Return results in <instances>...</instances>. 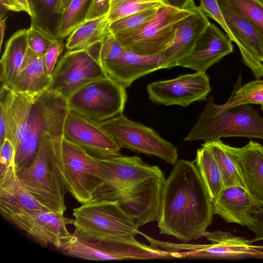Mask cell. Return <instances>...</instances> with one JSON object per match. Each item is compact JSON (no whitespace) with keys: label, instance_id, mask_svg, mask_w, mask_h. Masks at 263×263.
I'll list each match as a JSON object with an SVG mask.
<instances>
[{"label":"cell","instance_id":"cell-1","mask_svg":"<svg viewBox=\"0 0 263 263\" xmlns=\"http://www.w3.org/2000/svg\"><path fill=\"white\" fill-rule=\"evenodd\" d=\"M213 201L195 161L178 160L163 187L160 233L183 242L204 236L214 215Z\"/></svg>","mask_w":263,"mask_h":263},{"label":"cell","instance_id":"cell-2","mask_svg":"<svg viewBox=\"0 0 263 263\" xmlns=\"http://www.w3.org/2000/svg\"><path fill=\"white\" fill-rule=\"evenodd\" d=\"M63 139V134L43 136L33 160L16 172L23 185L39 203L64 214L67 191L60 166Z\"/></svg>","mask_w":263,"mask_h":263},{"label":"cell","instance_id":"cell-3","mask_svg":"<svg viewBox=\"0 0 263 263\" xmlns=\"http://www.w3.org/2000/svg\"><path fill=\"white\" fill-rule=\"evenodd\" d=\"M208 100L201 114L184 141L202 140L210 142L222 137H242L263 139V118L250 104H243L222 111Z\"/></svg>","mask_w":263,"mask_h":263},{"label":"cell","instance_id":"cell-4","mask_svg":"<svg viewBox=\"0 0 263 263\" xmlns=\"http://www.w3.org/2000/svg\"><path fill=\"white\" fill-rule=\"evenodd\" d=\"M74 235L101 240L134 239L140 234L133 219L116 202L92 200L73 210Z\"/></svg>","mask_w":263,"mask_h":263},{"label":"cell","instance_id":"cell-5","mask_svg":"<svg viewBox=\"0 0 263 263\" xmlns=\"http://www.w3.org/2000/svg\"><path fill=\"white\" fill-rule=\"evenodd\" d=\"M69 110L67 100L54 92L47 91L34 98L26 133L15 151L16 171L33 160L43 136L63 134Z\"/></svg>","mask_w":263,"mask_h":263},{"label":"cell","instance_id":"cell-6","mask_svg":"<svg viewBox=\"0 0 263 263\" xmlns=\"http://www.w3.org/2000/svg\"><path fill=\"white\" fill-rule=\"evenodd\" d=\"M197 8L181 9L165 4L139 29L114 35L128 51L145 57L160 55L173 43L182 22Z\"/></svg>","mask_w":263,"mask_h":263},{"label":"cell","instance_id":"cell-7","mask_svg":"<svg viewBox=\"0 0 263 263\" xmlns=\"http://www.w3.org/2000/svg\"><path fill=\"white\" fill-rule=\"evenodd\" d=\"M70 256L90 260H118L172 258L170 252L142 243L135 239L101 240L73 234L60 249Z\"/></svg>","mask_w":263,"mask_h":263},{"label":"cell","instance_id":"cell-8","mask_svg":"<svg viewBox=\"0 0 263 263\" xmlns=\"http://www.w3.org/2000/svg\"><path fill=\"white\" fill-rule=\"evenodd\" d=\"M126 101V88L108 76L76 91L67 104L70 110L101 123L122 114Z\"/></svg>","mask_w":263,"mask_h":263},{"label":"cell","instance_id":"cell-9","mask_svg":"<svg viewBox=\"0 0 263 263\" xmlns=\"http://www.w3.org/2000/svg\"><path fill=\"white\" fill-rule=\"evenodd\" d=\"M100 124L121 148L155 156L173 165L178 161L175 145L152 128L129 120L123 113Z\"/></svg>","mask_w":263,"mask_h":263},{"label":"cell","instance_id":"cell-10","mask_svg":"<svg viewBox=\"0 0 263 263\" xmlns=\"http://www.w3.org/2000/svg\"><path fill=\"white\" fill-rule=\"evenodd\" d=\"M60 166L67 191L82 204L92 201L102 181L96 158L63 138Z\"/></svg>","mask_w":263,"mask_h":263},{"label":"cell","instance_id":"cell-11","mask_svg":"<svg viewBox=\"0 0 263 263\" xmlns=\"http://www.w3.org/2000/svg\"><path fill=\"white\" fill-rule=\"evenodd\" d=\"M204 236L210 245H195L186 242H166L165 249L171 252L173 258H199L235 259L247 258H263L261 247L252 245L249 240L229 232L205 231Z\"/></svg>","mask_w":263,"mask_h":263},{"label":"cell","instance_id":"cell-12","mask_svg":"<svg viewBox=\"0 0 263 263\" xmlns=\"http://www.w3.org/2000/svg\"><path fill=\"white\" fill-rule=\"evenodd\" d=\"M108 76L101 61L86 50H68L55 66L47 91L67 100L83 87Z\"/></svg>","mask_w":263,"mask_h":263},{"label":"cell","instance_id":"cell-13","mask_svg":"<svg viewBox=\"0 0 263 263\" xmlns=\"http://www.w3.org/2000/svg\"><path fill=\"white\" fill-rule=\"evenodd\" d=\"M161 55L145 57L125 49L110 33L103 41L100 61L107 75L126 88L137 79L163 69Z\"/></svg>","mask_w":263,"mask_h":263},{"label":"cell","instance_id":"cell-14","mask_svg":"<svg viewBox=\"0 0 263 263\" xmlns=\"http://www.w3.org/2000/svg\"><path fill=\"white\" fill-rule=\"evenodd\" d=\"M96 160L101 170L102 181L92 200L113 191L143 183L163 174L159 167L148 165L137 156L120 154Z\"/></svg>","mask_w":263,"mask_h":263},{"label":"cell","instance_id":"cell-15","mask_svg":"<svg viewBox=\"0 0 263 263\" xmlns=\"http://www.w3.org/2000/svg\"><path fill=\"white\" fill-rule=\"evenodd\" d=\"M211 91L209 78L205 72L185 74L147 86L149 99L165 106L186 107L194 102L206 100Z\"/></svg>","mask_w":263,"mask_h":263},{"label":"cell","instance_id":"cell-16","mask_svg":"<svg viewBox=\"0 0 263 263\" xmlns=\"http://www.w3.org/2000/svg\"><path fill=\"white\" fill-rule=\"evenodd\" d=\"M63 138L96 158L121 154V148L100 123L70 110L65 121Z\"/></svg>","mask_w":263,"mask_h":263},{"label":"cell","instance_id":"cell-17","mask_svg":"<svg viewBox=\"0 0 263 263\" xmlns=\"http://www.w3.org/2000/svg\"><path fill=\"white\" fill-rule=\"evenodd\" d=\"M8 221L40 245H51L60 249L72 236L67 226L73 224L74 219L65 217L61 213L37 210L13 216Z\"/></svg>","mask_w":263,"mask_h":263},{"label":"cell","instance_id":"cell-18","mask_svg":"<svg viewBox=\"0 0 263 263\" xmlns=\"http://www.w3.org/2000/svg\"><path fill=\"white\" fill-rule=\"evenodd\" d=\"M217 2L243 62L256 78L263 77V34L229 5L220 0Z\"/></svg>","mask_w":263,"mask_h":263},{"label":"cell","instance_id":"cell-19","mask_svg":"<svg viewBox=\"0 0 263 263\" xmlns=\"http://www.w3.org/2000/svg\"><path fill=\"white\" fill-rule=\"evenodd\" d=\"M232 42L227 35L210 23L192 50L178 61L177 66L205 72L233 51Z\"/></svg>","mask_w":263,"mask_h":263},{"label":"cell","instance_id":"cell-20","mask_svg":"<svg viewBox=\"0 0 263 263\" xmlns=\"http://www.w3.org/2000/svg\"><path fill=\"white\" fill-rule=\"evenodd\" d=\"M213 212L227 222L248 226L256 215L263 211L261 206L246 189L233 186L223 187L213 201Z\"/></svg>","mask_w":263,"mask_h":263},{"label":"cell","instance_id":"cell-21","mask_svg":"<svg viewBox=\"0 0 263 263\" xmlns=\"http://www.w3.org/2000/svg\"><path fill=\"white\" fill-rule=\"evenodd\" d=\"M37 210H50L39 203L18 178L15 164L0 175V212L8 221L15 215ZM51 211V210H50Z\"/></svg>","mask_w":263,"mask_h":263},{"label":"cell","instance_id":"cell-22","mask_svg":"<svg viewBox=\"0 0 263 263\" xmlns=\"http://www.w3.org/2000/svg\"><path fill=\"white\" fill-rule=\"evenodd\" d=\"M224 146L240 165L247 190L263 207V145L251 140L241 147Z\"/></svg>","mask_w":263,"mask_h":263},{"label":"cell","instance_id":"cell-23","mask_svg":"<svg viewBox=\"0 0 263 263\" xmlns=\"http://www.w3.org/2000/svg\"><path fill=\"white\" fill-rule=\"evenodd\" d=\"M210 22L198 7L181 23L173 43L160 54L163 69L177 66L178 61L187 54Z\"/></svg>","mask_w":263,"mask_h":263},{"label":"cell","instance_id":"cell-24","mask_svg":"<svg viewBox=\"0 0 263 263\" xmlns=\"http://www.w3.org/2000/svg\"><path fill=\"white\" fill-rule=\"evenodd\" d=\"M51 79L47 71L44 56L28 47L11 89L36 97L47 91Z\"/></svg>","mask_w":263,"mask_h":263},{"label":"cell","instance_id":"cell-25","mask_svg":"<svg viewBox=\"0 0 263 263\" xmlns=\"http://www.w3.org/2000/svg\"><path fill=\"white\" fill-rule=\"evenodd\" d=\"M28 48L27 29L16 31L7 41L0 61L2 86L11 88Z\"/></svg>","mask_w":263,"mask_h":263},{"label":"cell","instance_id":"cell-26","mask_svg":"<svg viewBox=\"0 0 263 263\" xmlns=\"http://www.w3.org/2000/svg\"><path fill=\"white\" fill-rule=\"evenodd\" d=\"M35 97L14 91L12 102L6 119V138L12 142L16 151L26 133L31 108Z\"/></svg>","mask_w":263,"mask_h":263},{"label":"cell","instance_id":"cell-27","mask_svg":"<svg viewBox=\"0 0 263 263\" xmlns=\"http://www.w3.org/2000/svg\"><path fill=\"white\" fill-rule=\"evenodd\" d=\"M109 25L106 15L85 21L68 36L66 48L68 50L85 49L103 42L111 33Z\"/></svg>","mask_w":263,"mask_h":263},{"label":"cell","instance_id":"cell-28","mask_svg":"<svg viewBox=\"0 0 263 263\" xmlns=\"http://www.w3.org/2000/svg\"><path fill=\"white\" fill-rule=\"evenodd\" d=\"M202 145L212 153L220 171L224 187L238 186L246 189L240 165L225 148L220 139L205 142Z\"/></svg>","mask_w":263,"mask_h":263},{"label":"cell","instance_id":"cell-29","mask_svg":"<svg viewBox=\"0 0 263 263\" xmlns=\"http://www.w3.org/2000/svg\"><path fill=\"white\" fill-rule=\"evenodd\" d=\"M195 162L213 201L224 187L218 165L211 151L202 145L197 151Z\"/></svg>","mask_w":263,"mask_h":263},{"label":"cell","instance_id":"cell-30","mask_svg":"<svg viewBox=\"0 0 263 263\" xmlns=\"http://www.w3.org/2000/svg\"><path fill=\"white\" fill-rule=\"evenodd\" d=\"M29 1L33 13L30 26L53 39H58V29L61 15L56 13L58 0Z\"/></svg>","mask_w":263,"mask_h":263},{"label":"cell","instance_id":"cell-31","mask_svg":"<svg viewBox=\"0 0 263 263\" xmlns=\"http://www.w3.org/2000/svg\"><path fill=\"white\" fill-rule=\"evenodd\" d=\"M240 78V77L232 94L225 103L216 104L213 99L212 104L216 110H224L243 104L263 105V80L252 81L241 86Z\"/></svg>","mask_w":263,"mask_h":263},{"label":"cell","instance_id":"cell-32","mask_svg":"<svg viewBox=\"0 0 263 263\" xmlns=\"http://www.w3.org/2000/svg\"><path fill=\"white\" fill-rule=\"evenodd\" d=\"M92 0H71L60 15L58 39L64 40L86 21Z\"/></svg>","mask_w":263,"mask_h":263},{"label":"cell","instance_id":"cell-33","mask_svg":"<svg viewBox=\"0 0 263 263\" xmlns=\"http://www.w3.org/2000/svg\"><path fill=\"white\" fill-rule=\"evenodd\" d=\"M166 4L160 0H112L106 14L109 23L148 9L159 8Z\"/></svg>","mask_w":263,"mask_h":263},{"label":"cell","instance_id":"cell-34","mask_svg":"<svg viewBox=\"0 0 263 263\" xmlns=\"http://www.w3.org/2000/svg\"><path fill=\"white\" fill-rule=\"evenodd\" d=\"M252 23L263 34V2L261 0H220Z\"/></svg>","mask_w":263,"mask_h":263},{"label":"cell","instance_id":"cell-35","mask_svg":"<svg viewBox=\"0 0 263 263\" xmlns=\"http://www.w3.org/2000/svg\"><path fill=\"white\" fill-rule=\"evenodd\" d=\"M159 8L148 9L110 23L109 30L111 33L115 34L138 29L155 16Z\"/></svg>","mask_w":263,"mask_h":263},{"label":"cell","instance_id":"cell-36","mask_svg":"<svg viewBox=\"0 0 263 263\" xmlns=\"http://www.w3.org/2000/svg\"><path fill=\"white\" fill-rule=\"evenodd\" d=\"M198 7L206 16L213 18L217 22L224 30L230 39L236 43V40L226 23L217 0H200V4Z\"/></svg>","mask_w":263,"mask_h":263},{"label":"cell","instance_id":"cell-37","mask_svg":"<svg viewBox=\"0 0 263 263\" xmlns=\"http://www.w3.org/2000/svg\"><path fill=\"white\" fill-rule=\"evenodd\" d=\"M54 39L32 27L27 29L28 47L41 55L45 56Z\"/></svg>","mask_w":263,"mask_h":263},{"label":"cell","instance_id":"cell-38","mask_svg":"<svg viewBox=\"0 0 263 263\" xmlns=\"http://www.w3.org/2000/svg\"><path fill=\"white\" fill-rule=\"evenodd\" d=\"M14 91L2 86L0 94V145L6 139V119L8 110L12 102Z\"/></svg>","mask_w":263,"mask_h":263},{"label":"cell","instance_id":"cell-39","mask_svg":"<svg viewBox=\"0 0 263 263\" xmlns=\"http://www.w3.org/2000/svg\"><path fill=\"white\" fill-rule=\"evenodd\" d=\"M64 40L55 39L52 41L44 56L45 65L48 74L51 77V75L55 68L58 59L62 53L65 44Z\"/></svg>","mask_w":263,"mask_h":263},{"label":"cell","instance_id":"cell-40","mask_svg":"<svg viewBox=\"0 0 263 263\" xmlns=\"http://www.w3.org/2000/svg\"><path fill=\"white\" fill-rule=\"evenodd\" d=\"M1 146L0 175L15 164V151L11 141L6 138Z\"/></svg>","mask_w":263,"mask_h":263},{"label":"cell","instance_id":"cell-41","mask_svg":"<svg viewBox=\"0 0 263 263\" xmlns=\"http://www.w3.org/2000/svg\"><path fill=\"white\" fill-rule=\"evenodd\" d=\"M110 1L92 0L86 21L106 15L109 8Z\"/></svg>","mask_w":263,"mask_h":263},{"label":"cell","instance_id":"cell-42","mask_svg":"<svg viewBox=\"0 0 263 263\" xmlns=\"http://www.w3.org/2000/svg\"><path fill=\"white\" fill-rule=\"evenodd\" d=\"M247 227L255 234L253 242L263 240V211L256 215L253 221Z\"/></svg>","mask_w":263,"mask_h":263},{"label":"cell","instance_id":"cell-43","mask_svg":"<svg viewBox=\"0 0 263 263\" xmlns=\"http://www.w3.org/2000/svg\"><path fill=\"white\" fill-rule=\"evenodd\" d=\"M0 18L7 16L6 14L9 11L14 12L22 11L21 7L16 3L15 0H0Z\"/></svg>","mask_w":263,"mask_h":263},{"label":"cell","instance_id":"cell-44","mask_svg":"<svg viewBox=\"0 0 263 263\" xmlns=\"http://www.w3.org/2000/svg\"><path fill=\"white\" fill-rule=\"evenodd\" d=\"M164 1L168 5L181 9H195L197 7L193 0H164Z\"/></svg>","mask_w":263,"mask_h":263},{"label":"cell","instance_id":"cell-45","mask_svg":"<svg viewBox=\"0 0 263 263\" xmlns=\"http://www.w3.org/2000/svg\"><path fill=\"white\" fill-rule=\"evenodd\" d=\"M22 11L26 12L31 17L33 15L29 0H15Z\"/></svg>","mask_w":263,"mask_h":263},{"label":"cell","instance_id":"cell-46","mask_svg":"<svg viewBox=\"0 0 263 263\" xmlns=\"http://www.w3.org/2000/svg\"><path fill=\"white\" fill-rule=\"evenodd\" d=\"M8 16L0 18V47L2 48L3 39L5 35V32L6 27V21Z\"/></svg>","mask_w":263,"mask_h":263},{"label":"cell","instance_id":"cell-47","mask_svg":"<svg viewBox=\"0 0 263 263\" xmlns=\"http://www.w3.org/2000/svg\"><path fill=\"white\" fill-rule=\"evenodd\" d=\"M71 0H58L56 13L61 14Z\"/></svg>","mask_w":263,"mask_h":263},{"label":"cell","instance_id":"cell-48","mask_svg":"<svg viewBox=\"0 0 263 263\" xmlns=\"http://www.w3.org/2000/svg\"><path fill=\"white\" fill-rule=\"evenodd\" d=\"M106 1H112V0H106ZM160 1H163L164 2V0H160Z\"/></svg>","mask_w":263,"mask_h":263},{"label":"cell","instance_id":"cell-49","mask_svg":"<svg viewBox=\"0 0 263 263\" xmlns=\"http://www.w3.org/2000/svg\"><path fill=\"white\" fill-rule=\"evenodd\" d=\"M262 109L263 110V105L261 106Z\"/></svg>","mask_w":263,"mask_h":263},{"label":"cell","instance_id":"cell-50","mask_svg":"<svg viewBox=\"0 0 263 263\" xmlns=\"http://www.w3.org/2000/svg\"><path fill=\"white\" fill-rule=\"evenodd\" d=\"M262 62L263 63V58H262Z\"/></svg>","mask_w":263,"mask_h":263},{"label":"cell","instance_id":"cell-51","mask_svg":"<svg viewBox=\"0 0 263 263\" xmlns=\"http://www.w3.org/2000/svg\"><path fill=\"white\" fill-rule=\"evenodd\" d=\"M263 2V0H261Z\"/></svg>","mask_w":263,"mask_h":263}]
</instances>
